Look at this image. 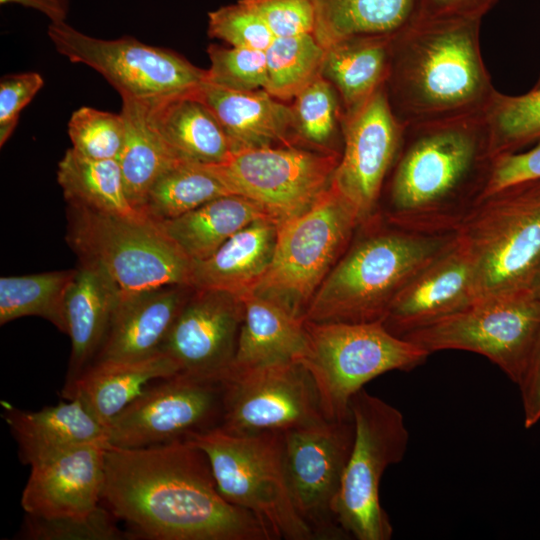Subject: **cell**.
Masks as SVG:
<instances>
[{
    "mask_svg": "<svg viewBox=\"0 0 540 540\" xmlns=\"http://www.w3.org/2000/svg\"><path fill=\"white\" fill-rule=\"evenodd\" d=\"M340 152L291 146L244 148L207 165L232 194L257 203L278 224L308 210L330 186Z\"/></svg>",
    "mask_w": 540,
    "mask_h": 540,
    "instance_id": "4fadbf2b",
    "label": "cell"
},
{
    "mask_svg": "<svg viewBox=\"0 0 540 540\" xmlns=\"http://www.w3.org/2000/svg\"><path fill=\"white\" fill-rule=\"evenodd\" d=\"M540 86V74H539V78L537 80V82L535 83L534 87H539Z\"/></svg>",
    "mask_w": 540,
    "mask_h": 540,
    "instance_id": "f907efd6",
    "label": "cell"
},
{
    "mask_svg": "<svg viewBox=\"0 0 540 540\" xmlns=\"http://www.w3.org/2000/svg\"><path fill=\"white\" fill-rule=\"evenodd\" d=\"M404 127L390 106L385 84L357 109L344 114L343 148L331 183L355 207L360 224L378 214Z\"/></svg>",
    "mask_w": 540,
    "mask_h": 540,
    "instance_id": "e0dca14e",
    "label": "cell"
},
{
    "mask_svg": "<svg viewBox=\"0 0 540 540\" xmlns=\"http://www.w3.org/2000/svg\"><path fill=\"white\" fill-rule=\"evenodd\" d=\"M228 194L232 193L207 165L178 160L151 186L141 213L161 222Z\"/></svg>",
    "mask_w": 540,
    "mask_h": 540,
    "instance_id": "836d02e7",
    "label": "cell"
},
{
    "mask_svg": "<svg viewBox=\"0 0 540 540\" xmlns=\"http://www.w3.org/2000/svg\"><path fill=\"white\" fill-rule=\"evenodd\" d=\"M476 19L414 17L392 36L385 89L406 126L485 112L497 90Z\"/></svg>",
    "mask_w": 540,
    "mask_h": 540,
    "instance_id": "3957f363",
    "label": "cell"
},
{
    "mask_svg": "<svg viewBox=\"0 0 540 540\" xmlns=\"http://www.w3.org/2000/svg\"><path fill=\"white\" fill-rule=\"evenodd\" d=\"M207 54L210 60L207 82L237 91L265 89V51L211 44L207 48Z\"/></svg>",
    "mask_w": 540,
    "mask_h": 540,
    "instance_id": "60d3db41",
    "label": "cell"
},
{
    "mask_svg": "<svg viewBox=\"0 0 540 540\" xmlns=\"http://www.w3.org/2000/svg\"><path fill=\"white\" fill-rule=\"evenodd\" d=\"M360 223L355 207L331 183L308 210L278 224L271 264L251 292L304 320L310 301Z\"/></svg>",
    "mask_w": 540,
    "mask_h": 540,
    "instance_id": "52a82bcc",
    "label": "cell"
},
{
    "mask_svg": "<svg viewBox=\"0 0 540 540\" xmlns=\"http://www.w3.org/2000/svg\"><path fill=\"white\" fill-rule=\"evenodd\" d=\"M179 372L176 361L163 351L136 360L95 361L62 390V397L79 399L107 429L148 384Z\"/></svg>",
    "mask_w": 540,
    "mask_h": 540,
    "instance_id": "d4e9b609",
    "label": "cell"
},
{
    "mask_svg": "<svg viewBox=\"0 0 540 540\" xmlns=\"http://www.w3.org/2000/svg\"><path fill=\"white\" fill-rule=\"evenodd\" d=\"M48 36L59 54L96 70L121 98L159 101L193 93L207 81V69L196 67L174 51L131 36L100 39L65 21L50 23Z\"/></svg>",
    "mask_w": 540,
    "mask_h": 540,
    "instance_id": "7c38bea8",
    "label": "cell"
},
{
    "mask_svg": "<svg viewBox=\"0 0 540 540\" xmlns=\"http://www.w3.org/2000/svg\"><path fill=\"white\" fill-rule=\"evenodd\" d=\"M74 269L0 278V324L39 316L67 334L65 296Z\"/></svg>",
    "mask_w": 540,
    "mask_h": 540,
    "instance_id": "e575fe53",
    "label": "cell"
},
{
    "mask_svg": "<svg viewBox=\"0 0 540 540\" xmlns=\"http://www.w3.org/2000/svg\"><path fill=\"white\" fill-rule=\"evenodd\" d=\"M208 35L232 47L265 51L275 38L263 20L241 0L208 13Z\"/></svg>",
    "mask_w": 540,
    "mask_h": 540,
    "instance_id": "b9f144b4",
    "label": "cell"
},
{
    "mask_svg": "<svg viewBox=\"0 0 540 540\" xmlns=\"http://www.w3.org/2000/svg\"><path fill=\"white\" fill-rule=\"evenodd\" d=\"M354 440L334 504L338 525L357 540H389L393 526L381 506L386 469L399 463L409 442L403 414L364 388L351 399Z\"/></svg>",
    "mask_w": 540,
    "mask_h": 540,
    "instance_id": "30bf717a",
    "label": "cell"
},
{
    "mask_svg": "<svg viewBox=\"0 0 540 540\" xmlns=\"http://www.w3.org/2000/svg\"><path fill=\"white\" fill-rule=\"evenodd\" d=\"M108 447L85 445L31 465L21 496L26 514L42 518L77 517L99 507Z\"/></svg>",
    "mask_w": 540,
    "mask_h": 540,
    "instance_id": "ffe728a7",
    "label": "cell"
},
{
    "mask_svg": "<svg viewBox=\"0 0 540 540\" xmlns=\"http://www.w3.org/2000/svg\"><path fill=\"white\" fill-rule=\"evenodd\" d=\"M262 218L271 219L257 203L228 194L158 223L185 255L196 262L208 258L239 230Z\"/></svg>",
    "mask_w": 540,
    "mask_h": 540,
    "instance_id": "f546056e",
    "label": "cell"
},
{
    "mask_svg": "<svg viewBox=\"0 0 540 540\" xmlns=\"http://www.w3.org/2000/svg\"><path fill=\"white\" fill-rule=\"evenodd\" d=\"M265 91L280 100L294 99L321 75L325 49L313 34L275 37L265 50Z\"/></svg>",
    "mask_w": 540,
    "mask_h": 540,
    "instance_id": "d590c367",
    "label": "cell"
},
{
    "mask_svg": "<svg viewBox=\"0 0 540 540\" xmlns=\"http://www.w3.org/2000/svg\"><path fill=\"white\" fill-rule=\"evenodd\" d=\"M456 234L473 259L478 297L529 289L540 267V179L482 197Z\"/></svg>",
    "mask_w": 540,
    "mask_h": 540,
    "instance_id": "8992f818",
    "label": "cell"
},
{
    "mask_svg": "<svg viewBox=\"0 0 540 540\" xmlns=\"http://www.w3.org/2000/svg\"><path fill=\"white\" fill-rule=\"evenodd\" d=\"M497 0H418L414 17L476 19L482 17Z\"/></svg>",
    "mask_w": 540,
    "mask_h": 540,
    "instance_id": "bcb514c9",
    "label": "cell"
},
{
    "mask_svg": "<svg viewBox=\"0 0 540 540\" xmlns=\"http://www.w3.org/2000/svg\"><path fill=\"white\" fill-rule=\"evenodd\" d=\"M277 233L278 223L269 218L245 226L211 256L193 262L191 286L238 296L252 291L271 264Z\"/></svg>",
    "mask_w": 540,
    "mask_h": 540,
    "instance_id": "484cf974",
    "label": "cell"
},
{
    "mask_svg": "<svg viewBox=\"0 0 540 540\" xmlns=\"http://www.w3.org/2000/svg\"><path fill=\"white\" fill-rule=\"evenodd\" d=\"M339 98L334 86L323 76L303 89L291 106L297 139L333 151L329 147L343 126L344 112H341Z\"/></svg>",
    "mask_w": 540,
    "mask_h": 540,
    "instance_id": "74e56055",
    "label": "cell"
},
{
    "mask_svg": "<svg viewBox=\"0 0 540 540\" xmlns=\"http://www.w3.org/2000/svg\"><path fill=\"white\" fill-rule=\"evenodd\" d=\"M67 242L101 266L122 293L191 286L193 261L147 216L124 217L68 205Z\"/></svg>",
    "mask_w": 540,
    "mask_h": 540,
    "instance_id": "9c48e42d",
    "label": "cell"
},
{
    "mask_svg": "<svg viewBox=\"0 0 540 540\" xmlns=\"http://www.w3.org/2000/svg\"><path fill=\"white\" fill-rule=\"evenodd\" d=\"M101 503L146 539L274 540L256 516L222 497L206 454L189 440L109 445Z\"/></svg>",
    "mask_w": 540,
    "mask_h": 540,
    "instance_id": "6da1fadb",
    "label": "cell"
},
{
    "mask_svg": "<svg viewBox=\"0 0 540 540\" xmlns=\"http://www.w3.org/2000/svg\"><path fill=\"white\" fill-rule=\"evenodd\" d=\"M223 378L179 372L149 385L108 426L110 446L140 448L189 440L220 427Z\"/></svg>",
    "mask_w": 540,
    "mask_h": 540,
    "instance_id": "5bb4252c",
    "label": "cell"
},
{
    "mask_svg": "<svg viewBox=\"0 0 540 540\" xmlns=\"http://www.w3.org/2000/svg\"><path fill=\"white\" fill-rule=\"evenodd\" d=\"M195 94L216 117L233 151L291 146L297 139L291 106L264 89L237 91L206 81Z\"/></svg>",
    "mask_w": 540,
    "mask_h": 540,
    "instance_id": "cb8c5ba5",
    "label": "cell"
},
{
    "mask_svg": "<svg viewBox=\"0 0 540 540\" xmlns=\"http://www.w3.org/2000/svg\"><path fill=\"white\" fill-rule=\"evenodd\" d=\"M189 441L206 454L222 497L256 516L274 540H316L289 494L283 432L242 435L217 427Z\"/></svg>",
    "mask_w": 540,
    "mask_h": 540,
    "instance_id": "ba28073f",
    "label": "cell"
},
{
    "mask_svg": "<svg viewBox=\"0 0 540 540\" xmlns=\"http://www.w3.org/2000/svg\"><path fill=\"white\" fill-rule=\"evenodd\" d=\"M529 289L532 292L535 299L540 304V267L538 268Z\"/></svg>",
    "mask_w": 540,
    "mask_h": 540,
    "instance_id": "681fc988",
    "label": "cell"
},
{
    "mask_svg": "<svg viewBox=\"0 0 540 540\" xmlns=\"http://www.w3.org/2000/svg\"><path fill=\"white\" fill-rule=\"evenodd\" d=\"M195 92L148 102L151 123L178 159L205 165L221 163L233 152L232 144Z\"/></svg>",
    "mask_w": 540,
    "mask_h": 540,
    "instance_id": "4316f807",
    "label": "cell"
},
{
    "mask_svg": "<svg viewBox=\"0 0 540 540\" xmlns=\"http://www.w3.org/2000/svg\"><path fill=\"white\" fill-rule=\"evenodd\" d=\"M66 1H69V0H66Z\"/></svg>",
    "mask_w": 540,
    "mask_h": 540,
    "instance_id": "816d5d0a",
    "label": "cell"
},
{
    "mask_svg": "<svg viewBox=\"0 0 540 540\" xmlns=\"http://www.w3.org/2000/svg\"><path fill=\"white\" fill-rule=\"evenodd\" d=\"M39 411H24L2 402V416L18 445V456L33 465L65 451L108 443L107 429L77 399H67Z\"/></svg>",
    "mask_w": 540,
    "mask_h": 540,
    "instance_id": "603a6c76",
    "label": "cell"
},
{
    "mask_svg": "<svg viewBox=\"0 0 540 540\" xmlns=\"http://www.w3.org/2000/svg\"><path fill=\"white\" fill-rule=\"evenodd\" d=\"M65 296L71 355L63 389L71 386L95 360L110 329L122 291L98 264L78 259Z\"/></svg>",
    "mask_w": 540,
    "mask_h": 540,
    "instance_id": "7402d4cb",
    "label": "cell"
},
{
    "mask_svg": "<svg viewBox=\"0 0 540 540\" xmlns=\"http://www.w3.org/2000/svg\"><path fill=\"white\" fill-rule=\"evenodd\" d=\"M305 342L294 360L311 375L324 415L329 420L351 416L352 397L372 379L389 371H409L430 355L391 333L383 321H305Z\"/></svg>",
    "mask_w": 540,
    "mask_h": 540,
    "instance_id": "5b68a950",
    "label": "cell"
},
{
    "mask_svg": "<svg viewBox=\"0 0 540 540\" xmlns=\"http://www.w3.org/2000/svg\"><path fill=\"white\" fill-rule=\"evenodd\" d=\"M392 36H354L325 49L321 75L338 92L344 114L357 109L385 84Z\"/></svg>",
    "mask_w": 540,
    "mask_h": 540,
    "instance_id": "f1b7e54d",
    "label": "cell"
},
{
    "mask_svg": "<svg viewBox=\"0 0 540 540\" xmlns=\"http://www.w3.org/2000/svg\"><path fill=\"white\" fill-rule=\"evenodd\" d=\"M44 79L37 72L5 75L0 81V146L14 132L21 111L43 87Z\"/></svg>",
    "mask_w": 540,
    "mask_h": 540,
    "instance_id": "ee69618b",
    "label": "cell"
},
{
    "mask_svg": "<svg viewBox=\"0 0 540 540\" xmlns=\"http://www.w3.org/2000/svg\"><path fill=\"white\" fill-rule=\"evenodd\" d=\"M121 114L126 136L118 162L128 199L141 213L151 186L169 166L181 159L173 155L154 129L148 102L122 98Z\"/></svg>",
    "mask_w": 540,
    "mask_h": 540,
    "instance_id": "1f68e13d",
    "label": "cell"
},
{
    "mask_svg": "<svg viewBox=\"0 0 540 540\" xmlns=\"http://www.w3.org/2000/svg\"><path fill=\"white\" fill-rule=\"evenodd\" d=\"M540 333V304L530 289L478 297L466 308L403 338L431 354L463 350L497 365L515 384Z\"/></svg>",
    "mask_w": 540,
    "mask_h": 540,
    "instance_id": "8fae6325",
    "label": "cell"
},
{
    "mask_svg": "<svg viewBox=\"0 0 540 540\" xmlns=\"http://www.w3.org/2000/svg\"><path fill=\"white\" fill-rule=\"evenodd\" d=\"M313 35L326 49L354 36L393 35L415 16L418 0H311Z\"/></svg>",
    "mask_w": 540,
    "mask_h": 540,
    "instance_id": "4dcf8cb0",
    "label": "cell"
},
{
    "mask_svg": "<svg viewBox=\"0 0 540 540\" xmlns=\"http://www.w3.org/2000/svg\"><path fill=\"white\" fill-rule=\"evenodd\" d=\"M534 179H540V142L531 149L495 157L482 197L506 186Z\"/></svg>",
    "mask_w": 540,
    "mask_h": 540,
    "instance_id": "f6af8a7d",
    "label": "cell"
},
{
    "mask_svg": "<svg viewBox=\"0 0 540 540\" xmlns=\"http://www.w3.org/2000/svg\"><path fill=\"white\" fill-rule=\"evenodd\" d=\"M517 385L521 395L524 426L531 428L540 420V333Z\"/></svg>",
    "mask_w": 540,
    "mask_h": 540,
    "instance_id": "7dc6e473",
    "label": "cell"
},
{
    "mask_svg": "<svg viewBox=\"0 0 540 540\" xmlns=\"http://www.w3.org/2000/svg\"><path fill=\"white\" fill-rule=\"evenodd\" d=\"M192 290L189 285L171 284L122 293L108 334L93 362L136 360L160 352Z\"/></svg>",
    "mask_w": 540,
    "mask_h": 540,
    "instance_id": "44dd1931",
    "label": "cell"
},
{
    "mask_svg": "<svg viewBox=\"0 0 540 540\" xmlns=\"http://www.w3.org/2000/svg\"><path fill=\"white\" fill-rule=\"evenodd\" d=\"M477 298L473 259L456 234L399 292L383 323L403 337L466 308Z\"/></svg>",
    "mask_w": 540,
    "mask_h": 540,
    "instance_id": "d6986e66",
    "label": "cell"
},
{
    "mask_svg": "<svg viewBox=\"0 0 540 540\" xmlns=\"http://www.w3.org/2000/svg\"><path fill=\"white\" fill-rule=\"evenodd\" d=\"M266 24L274 37L313 34L315 12L311 0H241Z\"/></svg>",
    "mask_w": 540,
    "mask_h": 540,
    "instance_id": "7bdbcfd3",
    "label": "cell"
},
{
    "mask_svg": "<svg viewBox=\"0 0 540 540\" xmlns=\"http://www.w3.org/2000/svg\"><path fill=\"white\" fill-rule=\"evenodd\" d=\"M242 318L240 296L193 288L161 351L182 373L223 378L234 359Z\"/></svg>",
    "mask_w": 540,
    "mask_h": 540,
    "instance_id": "ac0fdd59",
    "label": "cell"
},
{
    "mask_svg": "<svg viewBox=\"0 0 540 540\" xmlns=\"http://www.w3.org/2000/svg\"><path fill=\"white\" fill-rule=\"evenodd\" d=\"M485 117L494 158L539 143L540 86L517 96L497 91Z\"/></svg>",
    "mask_w": 540,
    "mask_h": 540,
    "instance_id": "8d00e7d4",
    "label": "cell"
},
{
    "mask_svg": "<svg viewBox=\"0 0 540 540\" xmlns=\"http://www.w3.org/2000/svg\"><path fill=\"white\" fill-rule=\"evenodd\" d=\"M57 181L70 206L124 217L145 216L128 199L118 160L89 159L69 148L58 164Z\"/></svg>",
    "mask_w": 540,
    "mask_h": 540,
    "instance_id": "d6a6232c",
    "label": "cell"
},
{
    "mask_svg": "<svg viewBox=\"0 0 540 540\" xmlns=\"http://www.w3.org/2000/svg\"><path fill=\"white\" fill-rule=\"evenodd\" d=\"M240 298L243 318L228 371L295 360L305 342L304 320L251 291Z\"/></svg>",
    "mask_w": 540,
    "mask_h": 540,
    "instance_id": "83f0119b",
    "label": "cell"
},
{
    "mask_svg": "<svg viewBox=\"0 0 540 540\" xmlns=\"http://www.w3.org/2000/svg\"><path fill=\"white\" fill-rule=\"evenodd\" d=\"M220 428L233 434L286 432L326 420L318 390L297 361L228 371Z\"/></svg>",
    "mask_w": 540,
    "mask_h": 540,
    "instance_id": "2e32d148",
    "label": "cell"
},
{
    "mask_svg": "<svg viewBox=\"0 0 540 540\" xmlns=\"http://www.w3.org/2000/svg\"><path fill=\"white\" fill-rule=\"evenodd\" d=\"M0 3L32 8L44 14L51 23L64 22L69 10V1L66 0H0Z\"/></svg>",
    "mask_w": 540,
    "mask_h": 540,
    "instance_id": "c3c4849f",
    "label": "cell"
},
{
    "mask_svg": "<svg viewBox=\"0 0 540 540\" xmlns=\"http://www.w3.org/2000/svg\"><path fill=\"white\" fill-rule=\"evenodd\" d=\"M103 504L90 514L77 517L42 518L26 514L19 537L26 540H126L130 531Z\"/></svg>",
    "mask_w": 540,
    "mask_h": 540,
    "instance_id": "f35d334b",
    "label": "cell"
},
{
    "mask_svg": "<svg viewBox=\"0 0 540 540\" xmlns=\"http://www.w3.org/2000/svg\"><path fill=\"white\" fill-rule=\"evenodd\" d=\"M72 149L94 160H118L124 146L126 124L119 114L83 106L68 121Z\"/></svg>",
    "mask_w": 540,
    "mask_h": 540,
    "instance_id": "ab89813d",
    "label": "cell"
},
{
    "mask_svg": "<svg viewBox=\"0 0 540 540\" xmlns=\"http://www.w3.org/2000/svg\"><path fill=\"white\" fill-rule=\"evenodd\" d=\"M493 161L485 112L406 125L379 215L408 231L456 233L482 198Z\"/></svg>",
    "mask_w": 540,
    "mask_h": 540,
    "instance_id": "7a4b0ae2",
    "label": "cell"
},
{
    "mask_svg": "<svg viewBox=\"0 0 540 540\" xmlns=\"http://www.w3.org/2000/svg\"><path fill=\"white\" fill-rule=\"evenodd\" d=\"M392 226L377 214L355 236L304 315L311 322L384 321L409 281L454 239Z\"/></svg>",
    "mask_w": 540,
    "mask_h": 540,
    "instance_id": "277c9868",
    "label": "cell"
},
{
    "mask_svg": "<svg viewBox=\"0 0 540 540\" xmlns=\"http://www.w3.org/2000/svg\"><path fill=\"white\" fill-rule=\"evenodd\" d=\"M354 440L352 416L283 432V461L292 503L317 540L348 536L334 504Z\"/></svg>",
    "mask_w": 540,
    "mask_h": 540,
    "instance_id": "9a60e30c",
    "label": "cell"
}]
</instances>
